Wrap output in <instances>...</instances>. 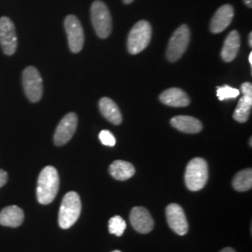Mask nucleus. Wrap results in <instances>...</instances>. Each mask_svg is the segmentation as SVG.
<instances>
[{"mask_svg": "<svg viewBox=\"0 0 252 252\" xmlns=\"http://www.w3.org/2000/svg\"><path fill=\"white\" fill-rule=\"evenodd\" d=\"M100 112L111 124L119 126L123 122L122 113L117 104L108 97H103L99 101Z\"/></svg>", "mask_w": 252, "mask_h": 252, "instance_id": "obj_18", "label": "nucleus"}, {"mask_svg": "<svg viewBox=\"0 0 252 252\" xmlns=\"http://www.w3.org/2000/svg\"><path fill=\"white\" fill-rule=\"evenodd\" d=\"M245 1V4L248 6V7H250V8H252V0H244Z\"/></svg>", "mask_w": 252, "mask_h": 252, "instance_id": "obj_28", "label": "nucleus"}, {"mask_svg": "<svg viewBox=\"0 0 252 252\" xmlns=\"http://www.w3.org/2000/svg\"><path fill=\"white\" fill-rule=\"evenodd\" d=\"M64 28L70 51L74 54L80 53L84 44V33L81 22L76 16L69 15L64 20Z\"/></svg>", "mask_w": 252, "mask_h": 252, "instance_id": "obj_8", "label": "nucleus"}, {"mask_svg": "<svg viewBox=\"0 0 252 252\" xmlns=\"http://www.w3.org/2000/svg\"><path fill=\"white\" fill-rule=\"evenodd\" d=\"M240 94V91L229 85H223L217 89V96L220 101L235 98Z\"/></svg>", "mask_w": 252, "mask_h": 252, "instance_id": "obj_23", "label": "nucleus"}, {"mask_svg": "<svg viewBox=\"0 0 252 252\" xmlns=\"http://www.w3.org/2000/svg\"><path fill=\"white\" fill-rule=\"evenodd\" d=\"M60 186L58 172L54 166H46L40 172L37 187L36 198L41 205L51 204L56 197Z\"/></svg>", "mask_w": 252, "mask_h": 252, "instance_id": "obj_1", "label": "nucleus"}, {"mask_svg": "<svg viewBox=\"0 0 252 252\" xmlns=\"http://www.w3.org/2000/svg\"><path fill=\"white\" fill-rule=\"evenodd\" d=\"M249 45L250 47H252V33L251 32L250 33V35H249Z\"/></svg>", "mask_w": 252, "mask_h": 252, "instance_id": "obj_29", "label": "nucleus"}, {"mask_svg": "<svg viewBox=\"0 0 252 252\" xmlns=\"http://www.w3.org/2000/svg\"><path fill=\"white\" fill-rule=\"evenodd\" d=\"M8 181V173L3 170V169H0V188H2Z\"/></svg>", "mask_w": 252, "mask_h": 252, "instance_id": "obj_26", "label": "nucleus"}, {"mask_svg": "<svg viewBox=\"0 0 252 252\" xmlns=\"http://www.w3.org/2000/svg\"><path fill=\"white\" fill-rule=\"evenodd\" d=\"M240 49V35L237 31H232L226 37L224 45L221 50V58L224 62H232L235 59Z\"/></svg>", "mask_w": 252, "mask_h": 252, "instance_id": "obj_17", "label": "nucleus"}, {"mask_svg": "<svg viewBox=\"0 0 252 252\" xmlns=\"http://www.w3.org/2000/svg\"><path fill=\"white\" fill-rule=\"evenodd\" d=\"M81 212V202L80 195L75 191H69L63 196L58 221L62 229H68L75 224L80 218Z\"/></svg>", "mask_w": 252, "mask_h": 252, "instance_id": "obj_2", "label": "nucleus"}, {"mask_svg": "<svg viewBox=\"0 0 252 252\" xmlns=\"http://www.w3.org/2000/svg\"><path fill=\"white\" fill-rule=\"evenodd\" d=\"M170 124L174 128L187 134H197L203 129V125L198 119L191 116H176L172 118Z\"/></svg>", "mask_w": 252, "mask_h": 252, "instance_id": "obj_15", "label": "nucleus"}, {"mask_svg": "<svg viewBox=\"0 0 252 252\" xmlns=\"http://www.w3.org/2000/svg\"><path fill=\"white\" fill-rule=\"evenodd\" d=\"M25 219L24 211L17 206L5 207L0 212V224L11 228H16L23 223Z\"/></svg>", "mask_w": 252, "mask_h": 252, "instance_id": "obj_16", "label": "nucleus"}, {"mask_svg": "<svg viewBox=\"0 0 252 252\" xmlns=\"http://www.w3.org/2000/svg\"><path fill=\"white\" fill-rule=\"evenodd\" d=\"M208 180V165L203 158H194L187 164L185 171V184L191 191L203 189Z\"/></svg>", "mask_w": 252, "mask_h": 252, "instance_id": "obj_3", "label": "nucleus"}, {"mask_svg": "<svg viewBox=\"0 0 252 252\" xmlns=\"http://www.w3.org/2000/svg\"><path fill=\"white\" fill-rule=\"evenodd\" d=\"M220 252H235V251H234V249H232V248H225Z\"/></svg>", "mask_w": 252, "mask_h": 252, "instance_id": "obj_27", "label": "nucleus"}, {"mask_svg": "<svg viewBox=\"0 0 252 252\" xmlns=\"http://www.w3.org/2000/svg\"><path fill=\"white\" fill-rule=\"evenodd\" d=\"M78 126V117L75 113H68L61 120L54 133V144L63 146L66 144L75 134Z\"/></svg>", "mask_w": 252, "mask_h": 252, "instance_id": "obj_10", "label": "nucleus"}, {"mask_svg": "<svg viewBox=\"0 0 252 252\" xmlns=\"http://www.w3.org/2000/svg\"><path fill=\"white\" fill-rule=\"evenodd\" d=\"M120 252V251H113V252Z\"/></svg>", "mask_w": 252, "mask_h": 252, "instance_id": "obj_33", "label": "nucleus"}, {"mask_svg": "<svg viewBox=\"0 0 252 252\" xmlns=\"http://www.w3.org/2000/svg\"><path fill=\"white\" fill-rule=\"evenodd\" d=\"M23 86L30 102L36 103L41 99L43 94V81L36 67L28 66L24 70Z\"/></svg>", "mask_w": 252, "mask_h": 252, "instance_id": "obj_7", "label": "nucleus"}, {"mask_svg": "<svg viewBox=\"0 0 252 252\" xmlns=\"http://www.w3.org/2000/svg\"><path fill=\"white\" fill-rule=\"evenodd\" d=\"M130 221L135 231L140 234L152 232L154 226L153 217L149 210L143 207H135L132 209Z\"/></svg>", "mask_w": 252, "mask_h": 252, "instance_id": "obj_12", "label": "nucleus"}, {"mask_svg": "<svg viewBox=\"0 0 252 252\" xmlns=\"http://www.w3.org/2000/svg\"><path fill=\"white\" fill-rule=\"evenodd\" d=\"M134 0H124V2L126 3V4H130V3H132Z\"/></svg>", "mask_w": 252, "mask_h": 252, "instance_id": "obj_31", "label": "nucleus"}, {"mask_svg": "<svg viewBox=\"0 0 252 252\" xmlns=\"http://www.w3.org/2000/svg\"><path fill=\"white\" fill-rule=\"evenodd\" d=\"M250 146L252 147V138H250Z\"/></svg>", "mask_w": 252, "mask_h": 252, "instance_id": "obj_32", "label": "nucleus"}, {"mask_svg": "<svg viewBox=\"0 0 252 252\" xmlns=\"http://www.w3.org/2000/svg\"><path fill=\"white\" fill-rule=\"evenodd\" d=\"M241 91L243 93V95L252 97V85L251 82H245V83H243L241 85Z\"/></svg>", "mask_w": 252, "mask_h": 252, "instance_id": "obj_25", "label": "nucleus"}, {"mask_svg": "<svg viewBox=\"0 0 252 252\" xmlns=\"http://www.w3.org/2000/svg\"><path fill=\"white\" fill-rule=\"evenodd\" d=\"M0 45L4 54L12 55L17 49V36L14 24L8 17L0 18Z\"/></svg>", "mask_w": 252, "mask_h": 252, "instance_id": "obj_9", "label": "nucleus"}, {"mask_svg": "<svg viewBox=\"0 0 252 252\" xmlns=\"http://www.w3.org/2000/svg\"><path fill=\"white\" fill-rule=\"evenodd\" d=\"M99 139L101 143L108 147H114L116 144V138L108 130H102L100 132Z\"/></svg>", "mask_w": 252, "mask_h": 252, "instance_id": "obj_24", "label": "nucleus"}, {"mask_svg": "<svg viewBox=\"0 0 252 252\" xmlns=\"http://www.w3.org/2000/svg\"><path fill=\"white\" fill-rule=\"evenodd\" d=\"M252 97L243 95L238 102V105L234 110L233 117L238 123H241V124L246 123L250 118L251 112H252Z\"/></svg>", "mask_w": 252, "mask_h": 252, "instance_id": "obj_20", "label": "nucleus"}, {"mask_svg": "<svg viewBox=\"0 0 252 252\" xmlns=\"http://www.w3.org/2000/svg\"><path fill=\"white\" fill-rule=\"evenodd\" d=\"M234 8L231 5H223L218 9L210 23V31L214 34L224 31L234 19Z\"/></svg>", "mask_w": 252, "mask_h": 252, "instance_id": "obj_13", "label": "nucleus"}, {"mask_svg": "<svg viewBox=\"0 0 252 252\" xmlns=\"http://www.w3.org/2000/svg\"><path fill=\"white\" fill-rule=\"evenodd\" d=\"M108 170L112 178L122 181L131 179L135 173V167L132 163L122 160H117L112 162Z\"/></svg>", "mask_w": 252, "mask_h": 252, "instance_id": "obj_19", "label": "nucleus"}, {"mask_svg": "<svg viewBox=\"0 0 252 252\" xmlns=\"http://www.w3.org/2000/svg\"><path fill=\"white\" fill-rule=\"evenodd\" d=\"M160 101L162 104L174 108L187 107L190 103L187 94L180 88H170L162 92L160 95Z\"/></svg>", "mask_w": 252, "mask_h": 252, "instance_id": "obj_14", "label": "nucleus"}, {"mask_svg": "<svg viewBox=\"0 0 252 252\" xmlns=\"http://www.w3.org/2000/svg\"><path fill=\"white\" fill-rule=\"evenodd\" d=\"M91 18L96 35L107 38L112 30V19L107 5L102 1H94L91 7Z\"/></svg>", "mask_w": 252, "mask_h": 252, "instance_id": "obj_5", "label": "nucleus"}, {"mask_svg": "<svg viewBox=\"0 0 252 252\" xmlns=\"http://www.w3.org/2000/svg\"><path fill=\"white\" fill-rule=\"evenodd\" d=\"M233 187L237 191H247L252 189V168H247L242 171L238 172L233 180Z\"/></svg>", "mask_w": 252, "mask_h": 252, "instance_id": "obj_21", "label": "nucleus"}, {"mask_svg": "<svg viewBox=\"0 0 252 252\" xmlns=\"http://www.w3.org/2000/svg\"><path fill=\"white\" fill-rule=\"evenodd\" d=\"M168 225L179 235H185L189 230V223L182 207L178 204H170L165 210Z\"/></svg>", "mask_w": 252, "mask_h": 252, "instance_id": "obj_11", "label": "nucleus"}, {"mask_svg": "<svg viewBox=\"0 0 252 252\" xmlns=\"http://www.w3.org/2000/svg\"><path fill=\"white\" fill-rule=\"evenodd\" d=\"M249 62L251 63V66H252V53L249 55Z\"/></svg>", "mask_w": 252, "mask_h": 252, "instance_id": "obj_30", "label": "nucleus"}, {"mask_svg": "<svg viewBox=\"0 0 252 252\" xmlns=\"http://www.w3.org/2000/svg\"><path fill=\"white\" fill-rule=\"evenodd\" d=\"M126 229V220L121 216L112 217L108 221V231L112 234L121 236Z\"/></svg>", "mask_w": 252, "mask_h": 252, "instance_id": "obj_22", "label": "nucleus"}, {"mask_svg": "<svg viewBox=\"0 0 252 252\" xmlns=\"http://www.w3.org/2000/svg\"><path fill=\"white\" fill-rule=\"evenodd\" d=\"M189 29L186 25L180 26L172 35L169 40L166 56L167 59L174 63L178 61L186 52L189 43Z\"/></svg>", "mask_w": 252, "mask_h": 252, "instance_id": "obj_6", "label": "nucleus"}, {"mask_svg": "<svg viewBox=\"0 0 252 252\" xmlns=\"http://www.w3.org/2000/svg\"><path fill=\"white\" fill-rule=\"evenodd\" d=\"M152 33V26L148 21L142 20L136 23L128 36V52L131 54H137L144 51L151 42Z\"/></svg>", "mask_w": 252, "mask_h": 252, "instance_id": "obj_4", "label": "nucleus"}]
</instances>
